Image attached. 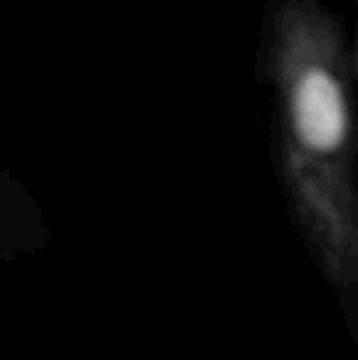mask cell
I'll list each match as a JSON object with an SVG mask.
<instances>
[{
    "label": "cell",
    "instance_id": "1",
    "mask_svg": "<svg viewBox=\"0 0 358 360\" xmlns=\"http://www.w3.org/2000/svg\"><path fill=\"white\" fill-rule=\"evenodd\" d=\"M295 125L312 150H334L346 133V105L341 89L326 72H309L295 91Z\"/></svg>",
    "mask_w": 358,
    "mask_h": 360
}]
</instances>
